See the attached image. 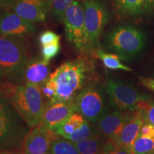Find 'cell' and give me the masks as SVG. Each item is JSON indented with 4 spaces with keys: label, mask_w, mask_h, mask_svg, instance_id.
Here are the masks:
<instances>
[{
    "label": "cell",
    "mask_w": 154,
    "mask_h": 154,
    "mask_svg": "<svg viewBox=\"0 0 154 154\" xmlns=\"http://www.w3.org/2000/svg\"><path fill=\"white\" fill-rule=\"evenodd\" d=\"M106 92L111 107L116 110L135 112L145 109L149 103V96L140 94L132 86L119 81H108Z\"/></svg>",
    "instance_id": "52a82bcc"
},
{
    "label": "cell",
    "mask_w": 154,
    "mask_h": 154,
    "mask_svg": "<svg viewBox=\"0 0 154 154\" xmlns=\"http://www.w3.org/2000/svg\"><path fill=\"white\" fill-rule=\"evenodd\" d=\"M75 0H52L51 11L59 22H62L66 9Z\"/></svg>",
    "instance_id": "603a6c76"
},
{
    "label": "cell",
    "mask_w": 154,
    "mask_h": 154,
    "mask_svg": "<svg viewBox=\"0 0 154 154\" xmlns=\"http://www.w3.org/2000/svg\"><path fill=\"white\" fill-rule=\"evenodd\" d=\"M102 154H133L130 149L124 147H116L109 140L106 142Z\"/></svg>",
    "instance_id": "484cf974"
},
{
    "label": "cell",
    "mask_w": 154,
    "mask_h": 154,
    "mask_svg": "<svg viewBox=\"0 0 154 154\" xmlns=\"http://www.w3.org/2000/svg\"><path fill=\"white\" fill-rule=\"evenodd\" d=\"M105 143L98 133L91 137L75 143L74 145L80 154H102Z\"/></svg>",
    "instance_id": "e0dca14e"
},
{
    "label": "cell",
    "mask_w": 154,
    "mask_h": 154,
    "mask_svg": "<svg viewBox=\"0 0 154 154\" xmlns=\"http://www.w3.org/2000/svg\"><path fill=\"white\" fill-rule=\"evenodd\" d=\"M144 123L143 109L135 111L116 139L110 142L116 147H124L131 150L133 143L138 137L140 127Z\"/></svg>",
    "instance_id": "9a60e30c"
},
{
    "label": "cell",
    "mask_w": 154,
    "mask_h": 154,
    "mask_svg": "<svg viewBox=\"0 0 154 154\" xmlns=\"http://www.w3.org/2000/svg\"><path fill=\"white\" fill-rule=\"evenodd\" d=\"M29 57L24 38L0 34V86L24 84V69Z\"/></svg>",
    "instance_id": "3957f363"
},
{
    "label": "cell",
    "mask_w": 154,
    "mask_h": 154,
    "mask_svg": "<svg viewBox=\"0 0 154 154\" xmlns=\"http://www.w3.org/2000/svg\"><path fill=\"white\" fill-rule=\"evenodd\" d=\"M86 120L83 116L75 112L54 131L58 136L66 138L69 135L78 130Z\"/></svg>",
    "instance_id": "d6986e66"
},
{
    "label": "cell",
    "mask_w": 154,
    "mask_h": 154,
    "mask_svg": "<svg viewBox=\"0 0 154 154\" xmlns=\"http://www.w3.org/2000/svg\"><path fill=\"white\" fill-rule=\"evenodd\" d=\"M133 154H153L154 137L138 136L131 149Z\"/></svg>",
    "instance_id": "7402d4cb"
},
{
    "label": "cell",
    "mask_w": 154,
    "mask_h": 154,
    "mask_svg": "<svg viewBox=\"0 0 154 154\" xmlns=\"http://www.w3.org/2000/svg\"><path fill=\"white\" fill-rule=\"evenodd\" d=\"M87 56L81 55L66 61L51 74L49 79L54 86L56 94L49 103L74 101L80 92L94 82L93 63Z\"/></svg>",
    "instance_id": "6da1fadb"
},
{
    "label": "cell",
    "mask_w": 154,
    "mask_h": 154,
    "mask_svg": "<svg viewBox=\"0 0 154 154\" xmlns=\"http://www.w3.org/2000/svg\"><path fill=\"white\" fill-rule=\"evenodd\" d=\"M31 128L9 101L0 96V152L22 153Z\"/></svg>",
    "instance_id": "277c9868"
},
{
    "label": "cell",
    "mask_w": 154,
    "mask_h": 154,
    "mask_svg": "<svg viewBox=\"0 0 154 154\" xmlns=\"http://www.w3.org/2000/svg\"><path fill=\"white\" fill-rule=\"evenodd\" d=\"M62 22L66 37L76 51L82 55L93 54L86 30L84 6L79 1L75 0L66 9Z\"/></svg>",
    "instance_id": "5b68a950"
},
{
    "label": "cell",
    "mask_w": 154,
    "mask_h": 154,
    "mask_svg": "<svg viewBox=\"0 0 154 154\" xmlns=\"http://www.w3.org/2000/svg\"><path fill=\"white\" fill-rule=\"evenodd\" d=\"M78 1H82V2H85L88 1V0H78Z\"/></svg>",
    "instance_id": "d6a6232c"
},
{
    "label": "cell",
    "mask_w": 154,
    "mask_h": 154,
    "mask_svg": "<svg viewBox=\"0 0 154 154\" xmlns=\"http://www.w3.org/2000/svg\"><path fill=\"white\" fill-rule=\"evenodd\" d=\"M0 96L9 101L31 128L41 124L46 107L41 86L32 84L14 85L5 83L0 86Z\"/></svg>",
    "instance_id": "7a4b0ae2"
},
{
    "label": "cell",
    "mask_w": 154,
    "mask_h": 154,
    "mask_svg": "<svg viewBox=\"0 0 154 154\" xmlns=\"http://www.w3.org/2000/svg\"><path fill=\"white\" fill-rule=\"evenodd\" d=\"M93 54L96 57L102 61L104 66L111 70H123L126 72H132V69L126 66L121 63V57L118 54H113L105 52L103 50L97 49L94 51Z\"/></svg>",
    "instance_id": "ac0fdd59"
},
{
    "label": "cell",
    "mask_w": 154,
    "mask_h": 154,
    "mask_svg": "<svg viewBox=\"0 0 154 154\" xmlns=\"http://www.w3.org/2000/svg\"><path fill=\"white\" fill-rule=\"evenodd\" d=\"M19 0H0V7L11 8Z\"/></svg>",
    "instance_id": "f546056e"
},
{
    "label": "cell",
    "mask_w": 154,
    "mask_h": 154,
    "mask_svg": "<svg viewBox=\"0 0 154 154\" xmlns=\"http://www.w3.org/2000/svg\"><path fill=\"white\" fill-rule=\"evenodd\" d=\"M134 112L116 110L105 113L95 123L96 129L109 141H114Z\"/></svg>",
    "instance_id": "8fae6325"
},
{
    "label": "cell",
    "mask_w": 154,
    "mask_h": 154,
    "mask_svg": "<svg viewBox=\"0 0 154 154\" xmlns=\"http://www.w3.org/2000/svg\"><path fill=\"white\" fill-rule=\"evenodd\" d=\"M0 154H22V153H2V152H0Z\"/></svg>",
    "instance_id": "1f68e13d"
},
{
    "label": "cell",
    "mask_w": 154,
    "mask_h": 154,
    "mask_svg": "<svg viewBox=\"0 0 154 154\" xmlns=\"http://www.w3.org/2000/svg\"><path fill=\"white\" fill-rule=\"evenodd\" d=\"M36 27L33 23L22 18L13 11H4L0 14V34L24 38L33 33Z\"/></svg>",
    "instance_id": "4fadbf2b"
},
{
    "label": "cell",
    "mask_w": 154,
    "mask_h": 154,
    "mask_svg": "<svg viewBox=\"0 0 154 154\" xmlns=\"http://www.w3.org/2000/svg\"><path fill=\"white\" fill-rule=\"evenodd\" d=\"M58 135L39 124L31 128L23 143L22 154H49L54 138Z\"/></svg>",
    "instance_id": "30bf717a"
},
{
    "label": "cell",
    "mask_w": 154,
    "mask_h": 154,
    "mask_svg": "<svg viewBox=\"0 0 154 154\" xmlns=\"http://www.w3.org/2000/svg\"><path fill=\"white\" fill-rule=\"evenodd\" d=\"M145 42L143 32L128 25H122L113 29L107 36L109 47L117 53L123 60L139 53L145 46Z\"/></svg>",
    "instance_id": "8992f818"
},
{
    "label": "cell",
    "mask_w": 154,
    "mask_h": 154,
    "mask_svg": "<svg viewBox=\"0 0 154 154\" xmlns=\"http://www.w3.org/2000/svg\"><path fill=\"white\" fill-rule=\"evenodd\" d=\"M61 36L59 34L51 31H46L39 36V43L42 47L47 46L49 44L59 43Z\"/></svg>",
    "instance_id": "d4e9b609"
},
{
    "label": "cell",
    "mask_w": 154,
    "mask_h": 154,
    "mask_svg": "<svg viewBox=\"0 0 154 154\" xmlns=\"http://www.w3.org/2000/svg\"><path fill=\"white\" fill-rule=\"evenodd\" d=\"M52 0H19L11 11L32 23L44 22L51 11Z\"/></svg>",
    "instance_id": "7c38bea8"
},
{
    "label": "cell",
    "mask_w": 154,
    "mask_h": 154,
    "mask_svg": "<svg viewBox=\"0 0 154 154\" xmlns=\"http://www.w3.org/2000/svg\"><path fill=\"white\" fill-rule=\"evenodd\" d=\"M49 61L40 58H29L24 69V84L42 86L51 75Z\"/></svg>",
    "instance_id": "2e32d148"
},
{
    "label": "cell",
    "mask_w": 154,
    "mask_h": 154,
    "mask_svg": "<svg viewBox=\"0 0 154 154\" xmlns=\"http://www.w3.org/2000/svg\"><path fill=\"white\" fill-rule=\"evenodd\" d=\"M143 115L145 122L150 123L154 126V102L149 103L143 109Z\"/></svg>",
    "instance_id": "4316f807"
},
{
    "label": "cell",
    "mask_w": 154,
    "mask_h": 154,
    "mask_svg": "<svg viewBox=\"0 0 154 154\" xmlns=\"http://www.w3.org/2000/svg\"><path fill=\"white\" fill-rule=\"evenodd\" d=\"M138 79L141 85L154 92V79L138 76Z\"/></svg>",
    "instance_id": "f1b7e54d"
},
{
    "label": "cell",
    "mask_w": 154,
    "mask_h": 154,
    "mask_svg": "<svg viewBox=\"0 0 154 154\" xmlns=\"http://www.w3.org/2000/svg\"><path fill=\"white\" fill-rule=\"evenodd\" d=\"M49 154H80L74 143L64 138L57 136L54 138Z\"/></svg>",
    "instance_id": "44dd1931"
},
{
    "label": "cell",
    "mask_w": 154,
    "mask_h": 154,
    "mask_svg": "<svg viewBox=\"0 0 154 154\" xmlns=\"http://www.w3.org/2000/svg\"><path fill=\"white\" fill-rule=\"evenodd\" d=\"M75 112L74 101L48 103L44 109L41 124L48 129L54 131Z\"/></svg>",
    "instance_id": "5bb4252c"
},
{
    "label": "cell",
    "mask_w": 154,
    "mask_h": 154,
    "mask_svg": "<svg viewBox=\"0 0 154 154\" xmlns=\"http://www.w3.org/2000/svg\"><path fill=\"white\" fill-rule=\"evenodd\" d=\"M145 7H154V0H144Z\"/></svg>",
    "instance_id": "4dcf8cb0"
},
{
    "label": "cell",
    "mask_w": 154,
    "mask_h": 154,
    "mask_svg": "<svg viewBox=\"0 0 154 154\" xmlns=\"http://www.w3.org/2000/svg\"><path fill=\"white\" fill-rule=\"evenodd\" d=\"M60 49V43L49 44V45L42 47V59L50 62V61L59 53Z\"/></svg>",
    "instance_id": "cb8c5ba5"
},
{
    "label": "cell",
    "mask_w": 154,
    "mask_h": 154,
    "mask_svg": "<svg viewBox=\"0 0 154 154\" xmlns=\"http://www.w3.org/2000/svg\"><path fill=\"white\" fill-rule=\"evenodd\" d=\"M84 8L86 33L94 51L99 47V37L106 24L109 17L104 6L96 0L85 2Z\"/></svg>",
    "instance_id": "9c48e42d"
},
{
    "label": "cell",
    "mask_w": 154,
    "mask_h": 154,
    "mask_svg": "<svg viewBox=\"0 0 154 154\" xmlns=\"http://www.w3.org/2000/svg\"><path fill=\"white\" fill-rule=\"evenodd\" d=\"M75 111L91 124L107 113L106 102L102 86L95 81L88 84L74 100Z\"/></svg>",
    "instance_id": "ba28073f"
},
{
    "label": "cell",
    "mask_w": 154,
    "mask_h": 154,
    "mask_svg": "<svg viewBox=\"0 0 154 154\" xmlns=\"http://www.w3.org/2000/svg\"><path fill=\"white\" fill-rule=\"evenodd\" d=\"M115 7L123 15L138 14L145 7L144 0H114Z\"/></svg>",
    "instance_id": "ffe728a7"
},
{
    "label": "cell",
    "mask_w": 154,
    "mask_h": 154,
    "mask_svg": "<svg viewBox=\"0 0 154 154\" xmlns=\"http://www.w3.org/2000/svg\"><path fill=\"white\" fill-rule=\"evenodd\" d=\"M138 136L154 137V126L150 123L145 122L140 127Z\"/></svg>",
    "instance_id": "83f0119b"
},
{
    "label": "cell",
    "mask_w": 154,
    "mask_h": 154,
    "mask_svg": "<svg viewBox=\"0 0 154 154\" xmlns=\"http://www.w3.org/2000/svg\"><path fill=\"white\" fill-rule=\"evenodd\" d=\"M153 154H154V153H153Z\"/></svg>",
    "instance_id": "836d02e7"
}]
</instances>
